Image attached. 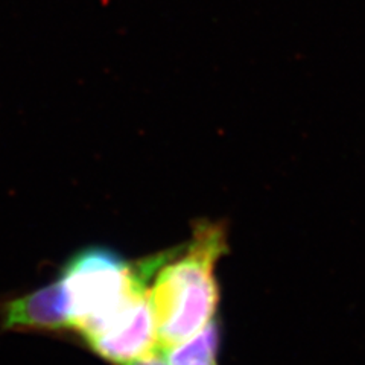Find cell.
Instances as JSON below:
<instances>
[{"mask_svg":"<svg viewBox=\"0 0 365 365\" xmlns=\"http://www.w3.org/2000/svg\"><path fill=\"white\" fill-rule=\"evenodd\" d=\"M225 250L224 228L201 222L190 244L181 253L173 251L155 272L150 300L162 350L197 335L216 319L220 287L215 267Z\"/></svg>","mask_w":365,"mask_h":365,"instance_id":"1","label":"cell"},{"mask_svg":"<svg viewBox=\"0 0 365 365\" xmlns=\"http://www.w3.org/2000/svg\"><path fill=\"white\" fill-rule=\"evenodd\" d=\"M168 255L128 264L114 251L90 247L68 259L60 282L71 327L84 338L98 334L137 295L146 292Z\"/></svg>","mask_w":365,"mask_h":365,"instance_id":"2","label":"cell"},{"mask_svg":"<svg viewBox=\"0 0 365 365\" xmlns=\"http://www.w3.org/2000/svg\"><path fill=\"white\" fill-rule=\"evenodd\" d=\"M86 342L96 355L114 365H125L158 350L150 289L137 295L119 315Z\"/></svg>","mask_w":365,"mask_h":365,"instance_id":"3","label":"cell"},{"mask_svg":"<svg viewBox=\"0 0 365 365\" xmlns=\"http://www.w3.org/2000/svg\"><path fill=\"white\" fill-rule=\"evenodd\" d=\"M2 327L8 330H64L72 329L66 294L60 279L55 283L6 303Z\"/></svg>","mask_w":365,"mask_h":365,"instance_id":"4","label":"cell"},{"mask_svg":"<svg viewBox=\"0 0 365 365\" xmlns=\"http://www.w3.org/2000/svg\"><path fill=\"white\" fill-rule=\"evenodd\" d=\"M220 349L218 322L205 326L201 332L180 344L163 350L170 365H209L216 364Z\"/></svg>","mask_w":365,"mask_h":365,"instance_id":"5","label":"cell"},{"mask_svg":"<svg viewBox=\"0 0 365 365\" xmlns=\"http://www.w3.org/2000/svg\"><path fill=\"white\" fill-rule=\"evenodd\" d=\"M125 365H170V364L166 359L163 350L158 349V350L150 353V355L142 356L139 359H134V361L125 364Z\"/></svg>","mask_w":365,"mask_h":365,"instance_id":"6","label":"cell"},{"mask_svg":"<svg viewBox=\"0 0 365 365\" xmlns=\"http://www.w3.org/2000/svg\"><path fill=\"white\" fill-rule=\"evenodd\" d=\"M209 365H218V364H209Z\"/></svg>","mask_w":365,"mask_h":365,"instance_id":"7","label":"cell"}]
</instances>
